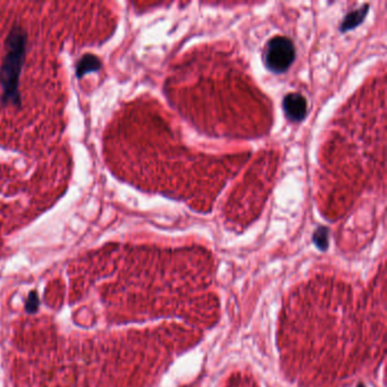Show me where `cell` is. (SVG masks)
<instances>
[{
  "mask_svg": "<svg viewBox=\"0 0 387 387\" xmlns=\"http://www.w3.org/2000/svg\"><path fill=\"white\" fill-rule=\"evenodd\" d=\"M28 34L20 25H14L5 41V55L0 66V88L3 106L21 107L22 98L18 89L20 76L24 66Z\"/></svg>",
  "mask_w": 387,
  "mask_h": 387,
  "instance_id": "1",
  "label": "cell"
},
{
  "mask_svg": "<svg viewBox=\"0 0 387 387\" xmlns=\"http://www.w3.org/2000/svg\"><path fill=\"white\" fill-rule=\"evenodd\" d=\"M359 387H363V386H362V385H360V386H359Z\"/></svg>",
  "mask_w": 387,
  "mask_h": 387,
  "instance_id": "8",
  "label": "cell"
},
{
  "mask_svg": "<svg viewBox=\"0 0 387 387\" xmlns=\"http://www.w3.org/2000/svg\"><path fill=\"white\" fill-rule=\"evenodd\" d=\"M101 68V61L97 56L91 54H87L81 57V60L77 61L75 73L76 76L81 79L84 75L89 74L92 72H98Z\"/></svg>",
  "mask_w": 387,
  "mask_h": 387,
  "instance_id": "4",
  "label": "cell"
},
{
  "mask_svg": "<svg viewBox=\"0 0 387 387\" xmlns=\"http://www.w3.org/2000/svg\"><path fill=\"white\" fill-rule=\"evenodd\" d=\"M38 308H39L38 294H36L34 291H32L28 297L27 304H25V310H27L29 313H34L36 310H38Z\"/></svg>",
  "mask_w": 387,
  "mask_h": 387,
  "instance_id": "7",
  "label": "cell"
},
{
  "mask_svg": "<svg viewBox=\"0 0 387 387\" xmlns=\"http://www.w3.org/2000/svg\"><path fill=\"white\" fill-rule=\"evenodd\" d=\"M328 232L327 227L319 226L313 233V242L317 245V248L320 250H326L328 248Z\"/></svg>",
  "mask_w": 387,
  "mask_h": 387,
  "instance_id": "6",
  "label": "cell"
},
{
  "mask_svg": "<svg viewBox=\"0 0 387 387\" xmlns=\"http://www.w3.org/2000/svg\"><path fill=\"white\" fill-rule=\"evenodd\" d=\"M296 60V47L289 38L276 35L266 45L264 61L266 67L272 73H284L290 68Z\"/></svg>",
  "mask_w": 387,
  "mask_h": 387,
  "instance_id": "2",
  "label": "cell"
},
{
  "mask_svg": "<svg viewBox=\"0 0 387 387\" xmlns=\"http://www.w3.org/2000/svg\"><path fill=\"white\" fill-rule=\"evenodd\" d=\"M283 110L287 119L293 123H298L307 116L308 102L302 94L298 92H291L283 99Z\"/></svg>",
  "mask_w": 387,
  "mask_h": 387,
  "instance_id": "3",
  "label": "cell"
},
{
  "mask_svg": "<svg viewBox=\"0 0 387 387\" xmlns=\"http://www.w3.org/2000/svg\"><path fill=\"white\" fill-rule=\"evenodd\" d=\"M368 12H369V6L364 5L362 8H359L357 10H353V12H350L348 15L344 17L343 20L340 30L342 32H346L350 30H353L356 29L357 25L361 24L364 20V17L367 16Z\"/></svg>",
  "mask_w": 387,
  "mask_h": 387,
  "instance_id": "5",
  "label": "cell"
}]
</instances>
